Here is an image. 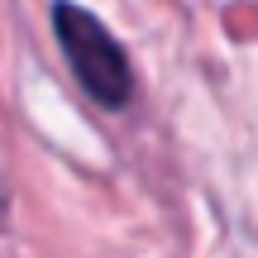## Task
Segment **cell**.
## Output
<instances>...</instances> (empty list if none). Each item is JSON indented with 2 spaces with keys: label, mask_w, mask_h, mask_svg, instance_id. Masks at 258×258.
Returning <instances> with one entry per match:
<instances>
[{
  "label": "cell",
  "mask_w": 258,
  "mask_h": 258,
  "mask_svg": "<svg viewBox=\"0 0 258 258\" xmlns=\"http://www.w3.org/2000/svg\"><path fill=\"white\" fill-rule=\"evenodd\" d=\"M53 29H57V43L67 48L72 72L82 77V86L101 105L120 110L129 96H134V72H129L115 34L96 15H86L82 5H72V0H57L53 5Z\"/></svg>",
  "instance_id": "obj_1"
}]
</instances>
